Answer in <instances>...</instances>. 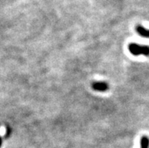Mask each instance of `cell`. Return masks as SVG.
<instances>
[{"mask_svg": "<svg viewBox=\"0 0 149 148\" xmlns=\"http://www.w3.org/2000/svg\"><path fill=\"white\" fill-rule=\"evenodd\" d=\"M129 51L133 55H145L149 56V47L146 45H140L138 44L131 43L129 45Z\"/></svg>", "mask_w": 149, "mask_h": 148, "instance_id": "cell-1", "label": "cell"}, {"mask_svg": "<svg viewBox=\"0 0 149 148\" xmlns=\"http://www.w3.org/2000/svg\"><path fill=\"white\" fill-rule=\"evenodd\" d=\"M93 88L98 92H106L109 88V85L104 82H95L93 84Z\"/></svg>", "mask_w": 149, "mask_h": 148, "instance_id": "cell-2", "label": "cell"}, {"mask_svg": "<svg viewBox=\"0 0 149 148\" xmlns=\"http://www.w3.org/2000/svg\"><path fill=\"white\" fill-rule=\"evenodd\" d=\"M136 32L142 37L149 38V30H147L142 26L139 25V26H136Z\"/></svg>", "mask_w": 149, "mask_h": 148, "instance_id": "cell-3", "label": "cell"}, {"mask_svg": "<svg viewBox=\"0 0 149 148\" xmlns=\"http://www.w3.org/2000/svg\"><path fill=\"white\" fill-rule=\"evenodd\" d=\"M149 147V139L147 136H143L141 139V148Z\"/></svg>", "mask_w": 149, "mask_h": 148, "instance_id": "cell-4", "label": "cell"}, {"mask_svg": "<svg viewBox=\"0 0 149 148\" xmlns=\"http://www.w3.org/2000/svg\"><path fill=\"white\" fill-rule=\"evenodd\" d=\"M2 138H1V137H0V147H1V146H2Z\"/></svg>", "mask_w": 149, "mask_h": 148, "instance_id": "cell-5", "label": "cell"}]
</instances>
